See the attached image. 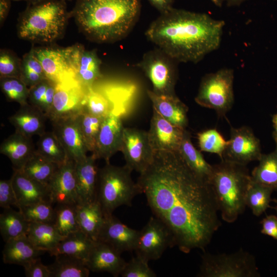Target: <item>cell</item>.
<instances>
[{
  "instance_id": "cell-1",
  "label": "cell",
  "mask_w": 277,
  "mask_h": 277,
  "mask_svg": "<svg viewBox=\"0 0 277 277\" xmlns=\"http://www.w3.org/2000/svg\"><path fill=\"white\" fill-rule=\"evenodd\" d=\"M136 182L154 216L170 231L184 253L204 250L221 225L209 183L195 173L178 151H154Z\"/></svg>"
},
{
  "instance_id": "cell-2",
  "label": "cell",
  "mask_w": 277,
  "mask_h": 277,
  "mask_svg": "<svg viewBox=\"0 0 277 277\" xmlns=\"http://www.w3.org/2000/svg\"><path fill=\"white\" fill-rule=\"evenodd\" d=\"M225 24L205 13L172 8L150 24L145 35L176 62L196 64L220 47Z\"/></svg>"
},
{
  "instance_id": "cell-3",
  "label": "cell",
  "mask_w": 277,
  "mask_h": 277,
  "mask_svg": "<svg viewBox=\"0 0 277 277\" xmlns=\"http://www.w3.org/2000/svg\"><path fill=\"white\" fill-rule=\"evenodd\" d=\"M140 9V0H77L70 15L88 39L107 43L129 32Z\"/></svg>"
},
{
  "instance_id": "cell-4",
  "label": "cell",
  "mask_w": 277,
  "mask_h": 277,
  "mask_svg": "<svg viewBox=\"0 0 277 277\" xmlns=\"http://www.w3.org/2000/svg\"><path fill=\"white\" fill-rule=\"evenodd\" d=\"M70 17L65 0L28 3L18 18L17 35L30 42L51 43L63 35Z\"/></svg>"
},
{
  "instance_id": "cell-5",
  "label": "cell",
  "mask_w": 277,
  "mask_h": 277,
  "mask_svg": "<svg viewBox=\"0 0 277 277\" xmlns=\"http://www.w3.org/2000/svg\"><path fill=\"white\" fill-rule=\"evenodd\" d=\"M251 175L245 165L225 160L213 165L209 183L219 212L226 222H234L244 211Z\"/></svg>"
},
{
  "instance_id": "cell-6",
  "label": "cell",
  "mask_w": 277,
  "mask_h": 277,
  "mask_svg": "<svg viewBox=\"0 0 277 277\" xmlns=\"http://www.w3.org/2000/svg\"><path fill=\"white\" fill-rule=\"evenodd\" d=\"M132 171L126 165L120 167L106 164L98 169L96 200L105 216L112 214L117 207L131 206L141 191L131 177Z\"/></svg>"
},
{
  "instance_id": "cell-7",
  "label": "cell",
  "mask_w": 277,
  "mask_h": 277,
  "mask_svg": "<svg viewBox=\"0 0 277 277\" xmlns=\"http://www.w3.org/2000/svg\"><path fill=\"white\" fill-rule=\"evenodd\" d=\"M199 277H259L253 255L240 249L232 253L204 252L197 274Z\"/></svg>"
},
{
  "instance_id": "cell-8",
  "label": "cell",
  "mask_w": 277,
  "mask_h": 277,
  "mask_svg": "<svg viewBox=\"0 0 277 277\" xmlns=\"http://www.w3.org/2000/svg\"><path fill=\"white\" fill-rule=\"evenodd\" d=\"M233 81L234 71L231 68L206 74L201 81L195 102L225 116L234 103Z\"/></svg>"
},
{
  "instance_id": "cell-9",
  "label": "cell",
  "mask_w": 277,
  "mask_h": 277,
  "mask_svg": "<svg viewBox=\"0 0 277 277\" xmlns=\"http://www.w3.org/2000/svg\"><path fill=\"white\" fill-rule=\"evenodd\" d=\"M83 47L76 44L65 48H32L47 78L57 83L75 77L79 55Z\"/></svg>"
},
{
  "instance_id": "cell-10",
  "label": "cell",
  "mask_w": 277,
  "mask_h": 277,
  "mask_svg": "<svg viewBox=\"0 0 277 277\" xmlns=\"http://www.w3.org/2000/svg\"><path fill=\"white\" fill-rule=\"evenodd\" d=\"M176 62L159 48L145 53L136 64L151 81L153 91L159 94L175 95Z\"/></svg>"
},
{
  "instance_id": "cell-11",
  "label": "cell",
  "mask_w": 277,
  "mask_h": 277,
  "mask_svg": "<svg viewBox=\"0 0 277 277\" xmlns=\"http://www.w3.org/2000/svg\"><path fill=\"white\" fill-rule=\"evenodd\" d=\"M87 88L75 78L56 83L51 108L47 117L51 122L77 116L85 111Z\"/></svg>"
},
{
  "instance_id": "cell-12",
  "label": "cell",
  "mask_w": 277,
  "mask_h": 277,
  "mask_svg": "<svg viewBox=\"0 0 277 277\" xmlns=\"http://www.w3.org/2000/svg\"><path fill=\"white\" fill-rule=\"evenodd\" d=\"M174 246L172 235L166 225L151 216L140 231L134 251L148 261L159 259L168 247Z\"/></svg>"
},
{
  "instance_id": "cell-13",
  "label": "cell",
  "mask_w": 277,
  "mask_h": 277,
  "mask_svg": "<svg viewBox=\"0 0 277 277\" xmlns=\"http://www.w3.org/2000/svg\"><path fill=\"white\" fill-rule=\"evenodd\" d=\"M121 151L125 165L140 174L153 161L154 151L150 145L148 132L134 128H125Z\"/></svg>"
},
{
  "instance_id": "cell-14",
  "label": "cell",
  "mask_w": 277,
  "mask_h": 277,
  "mask_svg": "<svg viewBox=\"0 0 277 277\" xmlns=\"http://www.w3.org/2000/svg\"><path fill=\"white\" fill-rule=\"evenodd\" d=\"M262 154L260 140L249 127H231L230 140L221 160L246 166L259 161Z\"/></svg>"
},
{
  "instance_id": "cell-15",
  "label": "cell",
  "mask_w": 277,
  "mask_h": 277,
  "mask_svg": "<svg viewBox=\"0 0 277 277\" xmlns=\"http://www.w3.org/2000/svg\"><path fill=\"white\" fill-rule=\"evenodd\" d=\"M185 130L169 122L153 108L147 132L154 151H178Z\"/></svg>"
},
{
  "instance_id": "cell-16",
  "label": "cell",
  "mask_w": 277,
  "mask_h": 277,
  "mask_svg": "<svg viewBox=\"0 0 277 277\" xmlns=\"http://www.w3.org/2000/svg\"><path fill=\"white\" fill-rule=\"evenodd\" d=\"M53 131L64 148L68 160L75 163L87 156L88 150L79 125L77 116L52 122Z\"/></svg>"
},
{
  "instance_id": "cell-17",
  "label": "cell",
  "mask_w": 277,
  "mask_h": 277,
  "mask_svg": "<svg viewBox=\"0 0 277 277\" xmlns=\"http://www.w3.org/2000/svg\"><path fill=\"white\" fill-rule=\"evenodd\" d=\"M75 162L68 160L58 165L47 187L49 198L54 204H77Z\"/></svg>"
},
{
  "instance_id": "cell-18",
  "label": "cell",
  "mask_w": 277,
  "mask_h": 277,
  "mask_svg": "<svg viewBox=\"0 0 277 277\" xmlns=\"http://www.w3.org/2000/svg\"><path fill=\"white\" fill-rule=\"evenodd\" d=\"M124 128L121 116L114 111L104 117L92 153L97 159L102 158L110 163L111 156L121 151Z\"/></svg>"
},
{
  "instance_id": "cell-19",
  "label": "cell",
  "mask_w": 277,
  "mask_h": 277,
  "mask_svg": "<svg viewBox=\"0 0 277 277\" xmlns=\"http://www.w3.org/2000/svg\"><path fill=\"white\" fill-rule=\"evenodd\" d=\"M139 233L112 214L106 216L97 241L108 245L121 254L134 251Z\"/></svg>"
},
{
  "instance_id": "cell-20",
  "label": "cell",
  "mask_w": 277,
  "mask_h": 277,
  "mask_svg": "<svg viewBox=\"0 0 277 277\" xmlns=\"http://www.w3.org/2000/svg\"><path fill=\"white\" fill-rule=\"evenodd\" d=\"M94 154L75 163L77 204L95 201L98 168Z\"/></svg>"
},
{
  "instance_id": "cell-21",
  "label": "cell",
  "mask_w": 277,
  "mask_h": 277,
  "mask_svg": "<svg viewBox=\"0 0 277 277\" xmlns=\"http://www.w3.org/2000/svg\"><path fill=\"white\" fill-rule=\"evenodd\" d=\"M86 262L90 271L107 272L114 276L120 275L126 263L121 253L98 241H96Z\"/></svg>"
},
{
  "instance_id": "cell-22",
  "label": "cell",
  "mask_w": 277,
  "mask_h": 277,
  "mask_svg": "<svg viewBox=\"0 0 277 277\" xmlns=\"http://www.w3.org/2000/svg\"><path fill=\"white\" fill-rule=\"evenodd\" d=\"M11 179L17 201V208L50 200L47 186L29 177L22 170H14Z\"/></svg>"
},
{
  "instance_id": "cell-23",
  "label": "cell",
  "mask_w": 277,
  "mask_h": 277,
  "mask_svg": "<svg viewBox=\"0 0 277 277\" xmlns=\"http://www.w3.org/2000/svg\"><path fill=\"white\" fill-rule=\"evenodd\" d=\"M153 108L171 123L186 129L188 124V107L176 95H163L147 90Z\"/></svg>"
},
{
  "instance_id": "cell-24",
  "label": "cell",
  "mask_w": 277,
  "mask_h": 277,
  "mask_svg": "<svg viewBox=\"0 0 277 277\" xmlns=\"http://www.w3.org/2000/svg\"><path fill=\"white\" fill-rule=\"evenodd\" d=\"M46 115L38 108L30 104L21 106L20 108L9 118L15 131L27 136H40L45 130Z\"/></svg>"
},
{
  "instance_id": "cell-25",
  "label": "cell",
  "mask_w": 277,
  "mask_h": 277,
  "mask_svg": "<svg viewBox=\"0 0 277 277\" xmlns=\"http://www.w3.org/2000/svg\"><path fill=\"white\" fill-rule=\"evenodd\" d=\"M35 150L31 137L16 131L4 140L0 146L1 153L9 158L14 170H22Z\"/></svg>"
},
{
  "instance_id": "cell-26",
  "label": "cell",
  "mask_w": 277,
  "mask_h": 277,
  "mask_svg": "<svg viewBox=\"0 0 277 277\" xmlns=\"http://www.w3.org/2000/svg\"><path fill=\"white\" fill-rule=\"evenodd\" d=\"M2 252L5 264H17L25 267L45 251L37 248L27 235L5 242Z\"/></svg>"
},
{
  "instance_id": "cell-27",
  "label": "cell",
  "mask_w": 277,
  "mask_h": 277,
  "mask_svg": "<svg viewBox=\"0 0 277 277\" xmlns=\"http://www.w3.org/2000/svg\"><path fill=\"white\" fill-rule=\"evenodd\" d=\"M77 221L80 230L97 241L106 216L99 203L95 201L76 205Z\"/></svg>"
},
{
  "instance_id": "cell-28",
  "label": "cell",
  "mask_w": 277,
  "mask_h": 277,
  "mask_svg": "<svg viewBox=\"0 0 277 277\" xmlns=\"http://www.w3.org/2000/svg\"><path fill=\"white\" fill-rule=\"evenodd\" d=\"M27 236L39 249L50 254L65 236L60 234L54 223L30 222Z\"/></svg>"
},
{
  "instance_id": "cell-29",
  "label": "cell",
  "mask_w": 277,
  "mask_h": 277,
  "mask_svg": "<svg viewBox=\"0 0 277 277\" xmlns=\"http://www.w3.org/2000/svg\"><path fill=\"white\" fill-rule=\"evenodd\" d=\"M96 242L80 230L66 236L50 254H66L87 262Z\"/></svg>"
},
{
  "instance_id": "cell-30",
  "label": "cell",
  "mask_w": 277,
  "mask_h": 277,
  "mask_svg": "<svg viewBox=\"0 0 277 277\" xmlns=\"http://www.w3.org/2000/svg\"><path fill=\"white\" fill-rule=\"evenodd\" d=\"M179 152L188 166L198 175L209 182L213 166L210 165L201 152L194 147L190 134L186 129L185 130Z\"/></svg>"
},
{
  "instance_id": "cell-31",
  "label": "cell",
  "mask_w": 277,
  "mask_h": 277,
  "mask_svg": "<svg viewBox=\"0 0 277 277\" xmlns=\"http://www.w3.org/2000/svg\"><path fill=\"white\" fill-rule=\"evenodd\" d=\"M101 60L94 50L82 48L78 58L75 78L86 88L92 87L94 82L102 75L101 72Z\"/></svg>"
},
{
  "instance_id": "cell-32",
  "label": "cell",
  "mask_w": 277,
  "mask_h": 277,
  "mask_svg": "<svg viewBox=\"0 0 277 277\" xmlns=\"http://www.w3.org/2000/svg\"><path fill=\"white\" fill-rule=\"evenodd\" d=\"M55 261L48 267L51 277H88L90 269L86 261L77 257L58 254Z\"/></svg>"
},
{
  "instance_id": "cell-33",
  "label": "cell",
  "mask_w": 277,
  "mask_h": 277,
  "mask_svg": "<svg viewBox=\"0 0 277 277\" xmlns=\"http://www.w3.org/2000/svg\"><path fill=\"white\" fill-rule=\"evenodd\" d=\"M30 222L19 210L11 207L4 209L0 214V231L4 241H7L27 235Z\"/></svg>"
},
{
  "instance_id": "cell-34",
  "label": "cell",
  "mask_w": 277,
  "mask_h": 277,
  "mask_svg": "<svg viewBox=\"0 0 277 277\" xmlns=\"http://www.w3.org/2000/svg\"><path fill=\"white\" fill-rule=\"evenodd\" d=\"M259 164L252 170L251 179L260 184L277 189V150L262 154Z\"/></svg>"
},
{
  "instance_id": "cell-35",
  "label": "cell",
  "mask_w": 277,
  "mask_h": 277,
  "mask_svg": "<svg viewBox=\"0 0 277 277\" xmlns=\"http://www.w3.org/2000/svg\"><path fill=\"white\" fill-rule=\"evenodd\" d=\"M58 166L42 156L35 150L22 171L29 177L47 186Z\"/></svg>"
},
{
  "instance_id": "cell-36",
  "label": "cell",
  "mask_w": 277,
  "mask_h": 277,
  "mask_svg": "<svg viewBox=\"0 0 277 277\" xmlns=\"http://www.w3.org/2000/svg\"><path fill=\"white\" fill-rule=\"evenodd\" d=\"M37 146L36 150L39 154L58 165L68 160L66 151L53 131L41 135Z\"/></svg>"
},
{
  "instance_id": "cell-37",
  "label": "cell",
  "mask_w": 277,
  "mask_h": 277,
  "mask_svg": "<svg viewBox=\"0 0 277 277\" xmlns=\"http://www.w3.org/2000/svg\"><path fill=\"white\" fill-rule=\"evenodd\" d=\"M273 190L271 188L255 183L251 179L246 194L245 204L251 209L254 215H261L270 207Z\"/></svg>"
},
{
  "instance_id": "cell-38",
  "label": "cell",
  "mask_w": 277,
  "mask_h": 277,
  "mask_svg": "<svg viewBox=\"0 0 277 277\" xmlns=\"http://www.w3.org/2000/svg\"><path fill=\"white\" fill-rule=\"evenodd\" d=\"M55 213L54 224L61 234L66 236L80 230L76 204H56Z\"/></svg>"
},
{
  "instance_id": "cell-39",
  "label": "cell",
  "mask_w": 277,
  "mask_h": 277,
  "mask_svg": "<svg viewBox=\"0 0 277 277\" xmlns=\"http://www.w3.org/2000/svg\"><path fill=\"white\" fill-rule=\"evenodd\" d=\"M54 205L50 200H46L18 208L29 222L54 223L55 213Z\"/></svg>"
},
{
  "instance_id": "cell-40",
  "label": "cell",
  "mask_w": 277,
  "mask_h": 277,
  "mask_svg": "<svg viewBox=\"0 0 277 277\" xmlns=\"http://www.w3.org/2000/svg\"><path fill=\"white\" fill-rule=\"evenodd\" d=\"M20 78L29 88L47 78L41 63L34 55L33 48L23 56Z\"/></svg>"
},
{
  "instance_id": "cell-41",
  "label": "cell",
  "mask_w": 277,
  "mask_h": 277,
  "mask_svg": "<svg viewBox=\"0 0 277 277\" xmlns=\"http://www.w3.org/2000/svg\"><path fill=\"white\" fill-rule=\"evenodd\" d=\"M105 117L95 116L84 111L77 116L80 128L88 150L93 153L101 125Z\"/></svg>"
},
{
  "instance_id": "cell-42",
  "label": "cell",
  "mask_w": 277,
  "mask_h": 277,
  "mask_svg": "<svg viewBox=\"0 0 277 277\" xmlns=\"http://www.w3.org/2000/svg\"><path fill=\"white\" fill-rule=\"evenodd\" d=\"M0 86L8 101L17 102L21 106L28 104L29 88L20 78L1 77Z\"/></svg>"
},
{
  "instance_id": "cell-43",
  "label": "cell",
  "mask_w": 277,
  "mask_h": 277,
  "mask_svg": "<svg viewBox=\"0 0 277 277\" xmlns=\"http://www.w3.org/2000/svg\"><path fill=\"white\" fill-rule=\"evenodd\" d=\"M197 140L201 151L216 154L222 159L228 141L216 129H209L199 132Z\"/></svg>"
},
{
  "instance_id": "cell-44",
  "label": "cell",
  "mask_w": 277,
  "mask_h": 277,
  "mask_svg": "<svg viewBox=\"0 0 277 277\" xmlns=\"http://www.w3.org/2000/svg\"><path fill=\"white\" fill-rule=\"evenodd\" d=\"M110 110L108 100L102 94L95 91L92 87L87 88L85 111L100 117H105Z\"/></svg>"
},
{
  "instance_id": "cell-45",
  "label": "cell",
  "mask_w": 277,
  "mask_h": 277,
  "mask_svg": "<svg viewBox=\"0 0 277 277\" xmlns=\"http://www.w3.org/2000/svg\"><path fill=\"white\" fill-rule=\"evenodd\" d=\"M21 61L12 51L2 49L0 51V77H21Z\"/></svg>"
},
{
  "instance_id": "cell-46",
  "label": "cell",
  "mask_w": 277,
  "mask_h": 277,
  "mask_svg": "<svg viewBox=\"0 0 277 277\" xmlns=\"http://www.w3.org/2000/svg\"><path fill=\"white\" fill-rule=\"evenodd\" d=\"M120 275L122 277H155V272L149 266L148 261L136 255L126 262Z\"/></svg>"
},
{
  "instance_id": "cell-47",
  "label": "cell",
  "mask_w": 277,
  "mask_h": 277,
  "mask_svg": "<svg viewBox=\"0 0 277 277\" xmlns=\"http://www.w3.org/2000/svg\"><path fill=\"white\" fill-rule=\"evenodd\" d=\"M14 206L18 207L17 201L11 179L0 181V206L8 208Z\"/></svg>"
},
{
  "instance_id": "cell-48",
  "label": "cell",
  "mask_w": 277,
  "mask_h": 277,
  "mask_svg": "<svg viewBox=\"0 0 277 277\" xmlns=\"http://www.w3.org/2000/svg\"><path fill=\"white\" fill-rule=\"evenodd\" d=\"M50 82L51 80L47 78L29 88L28 100L31 105L41 109L47 89Z\"/></svg>"
},
{
  "instance_id": "cell-49",
  "label": "cell",
  "mask_w": 277,
  "mask_h": 277,
  "mask_svg": "<svg viewBox=\"0 0 277 277\" xmlns=\"http://www.w3.org/2000/svg\"><path fill=\"white\" fill-rule=\"evenodd\" d=\"M27 277H51L48 266L44 265L39 257L24 267Z\"/></svg>"
},
{
  "instance_id": "cell-50",
  "label": "cell",
  "mask_w": 277,
  "mask_h": 277,
  "mask_svg": "<svg viewBox=\"0 0 277 277\" xmlns=\"http://www.w3.org/2000/svg\"><path fill=\"white\" fill-rule=\"evenodd\" d=\"M261 233L277 240V216L270 215L261 221Z\"/></svg>"
},
{
  "instance_id": "cell-51",
  "label": "cell",
  "mask_w": 277,
  "mask_h": 277,
  "mask_svg": "<svg viewBox=\"0 0 277 277\" xmlns=\"http://www.w3.org/2000/svg\"><path fill=\"white\" fill-rule=\"evenodd\" d=\"M55 86L56 83L51 81L47 89L45 97L42 104L41 109L47 116L53 104L55 91Z\"/></svg>"
},
{
  "instance_id": "cell-52",
  "label": "cell",
  "mask_w": 277,
  "mask_h": 277,
  "mask_svg": "<svg viewBox=\"0 0 277 277\" xmlns=\"http://www.w3.org/2000/svg\"><path fill=\"white\" fill-rule=\"evenodd\" d=\"M161 14L164 13L172 7L174 0H147Z\"/></svg>"
},
{
  "instance_id": "cell-53",
  "label": "cell",
  "mask_w": 277,
  "mask_h": 277,
  "mask_svg": "<svg viewBox=\"0 0 277 277\" xmlns=\"http://www.w3.org/2000/svg\"><path fill=\"white\" fill-rule=\"evenodd\" d=\"M12 0H0V24L3 25L10 11Z\"/></svg>"
},
{
  "instance_id": "cell-54",
  "label": "cell",
  "mask_w": 277,
  "mask_h": 277,
  "mask_svg": "<svg viewBox=\"0 0 277 277\" xmlns=\"http://www.w3.org/2000/svg\"><path fill=\"white\" fill-rule=\"evenodd\" d=\"M248 0H225L228 7L239 6L243 2Z\"/></svg>"
},
{
  "instance_id": "cell-55",
  "label": "cell",
  "mask_w": 277,
  "mask_h": 277,
  "mask_svg": "<svg viewBox=\"0 0 277 277\" xmlns=\"http://www.w3.org/2000/svg\"><path fill=\"white\" fill-rule=\"evenodd\" d=\"M216 6L222 7L225 0H210Z\"/></svg>"
},
{
  "instance_id": "cell-56",
  "label": "cell",
  "mask_w": 277,
  "mask_h": 277,
  "mask_svg": "<svg viewBox=\"0 0 277 277\" xmlns=\"http://www.w3.org/2000/svg\"><path fill=\"white\" fill-rule=\"evenodd\" d=\"M272 123L274 129V131L277 132V113L273 116Z\"/></svg>"
},
{
  "instance_id": "cell-57",
  "label": "cell",
  "mask_w": 277,
  "mask_h": 277,
  "mask_svg": "<svg viewBox=\"0 0 277 277\" xmlns=\"http://www.w3.org/2000/svg\"><path fill=\"white\" fill-rule=\"evenodd\" d=\"M41 0H12V1L15 2H19V1H26L28 3H33L36 2H38Z\"/></svg>"
},
{
  "instance_id": "cell-58",
  "label": "cell",
  "mask_w": 277,
  "mask_h": 277,
  "mask_svg": "<svg viewBox=\"0 0 277 277\" xmlns=\"http://www.w3.org/2000/svg\"><path fill=\"white\" fill-rule=\"evenodd\" d=\"M273 138L274 140V141L275 142V144H276V150H277V132L274 131V132L273 133Z\"/></svg>"
},
{
  "instance_id": "cell-59",
  "label": "cell",
  "mask_w": 277,
  "mask_h": 277,
  "mask_svg": "<svg viewBox=\"0 0 277 277\" xmlns=\"http://www.w3.org/2000/svg\"><path fill=\"white\" fill-rule=\"evenodd\" d=\"M273 201L276 204V206L275 207L274 209H275L276 213H277V200L276 199L273 200Z\"/></svg>"
},
{
  "instance_id": "cell-60",
  "label": "cell",
  "mask_w": 277,
  "mask_h": 277,
  "mask_svg": "<svg viewBox=\"0 0 277 277\" xmlns=\"http://www.w3.org/2000/svg\"><path fill=\"white\" fill-rule=\"evenodd\" d=\"M65 1H66V0H65ZM68 1H71V0H68Z\"/></svg>"
},
{
  "instance_id": "cell-61",
  "label": "cell",
  "mask_w": 277,
  "mask_h": 277,
  "mask_svg": "<svg viewBox=\"0 0 277 277\" xmlns=\"http://www.w3.org/2000/svg\"><path fill=\"white\" fill-rule=\"evenodd\" d=\"M275 1H277V0H275Z\"/></svg>"
}]
</instances>
